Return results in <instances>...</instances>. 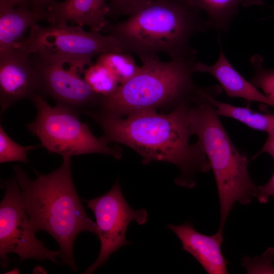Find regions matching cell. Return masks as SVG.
<instances>
[{"label":"cell","mask_w":274,"mask_h":274,"mask_svg":"<svg viewBox=\"0 0 274 274\" xmlns=\"http://www.w3.org/2000/svg\"><path fill=\"white\" fill-rule=\"evenodd\" d=\"M189 103L161 115L155 109L138 112L123 119L97 113L90 115L101 127L102 138L108 143L124 144L135 151L147 164L153 161L167 162L177 166L181 175L176 180L180 186L193 188L197 173L211 168L209 160L192 135L188 117Z\"/></svg>","instance_id":"obj_1"},{"label":"cell","mask_w":274,"mask_h":274,"mask_svg":"<svg viewBox=\"0 0 274 274\" xmlns=\"http://www.w3.org/2000/svg\"><path fill=\"white\" fill-rule=\"evenodd\" d=\"M61 165L47 174L37 173L30 179L19 166L13 167L24 209L35 233L44 231L56 241L61 259L73 271H77L73 245L83 231L98 235L96 223L85 212L72 178L71 157H62Z\"/></svg>","instance_id":"obj_2"},{"label":"cell","mask_w":274,"mask_h":274,"mask_svg":"<svg viewBox=\"0 0 274 274\" xmlns=\"http://www.w3.org/2000/svg\"><path fill=\"white\" fill-rule=\"evenodd\" d=\"M222 92L218 85L203 87L188 107L192 135L206 155L217 185L220 207L219 231L234 204L250 203L257 187L250 176L247 157L234 146L221 122L212 99Z\"/></svg>","instance_id":"obj_3"},{"label":"cell","mask_w":274,"mask_h":274,"mask_svg":"<svg viewBox=\"0 0 274 274\" xmlns=\"http://www.w3.org/2000/svg\"><path fill=\"white\" fill-rule=\"evenodd\" d=\"M200 12L182 0H154L124 20L110 22L101 33L139 57L161 53L171 59L195 56L190 40L209 28Z\"/></svg>","instance_id":"obj_4"},{"label":"cell","mask_w":274,"mask_h":274,"mask_svg":"<svg viewBox=\"0 0 274 274\" xmlns=\"http://www.w3.org/2000/svg\"><path fill=\"white\" fill-rule=\"evenodd\" d=\"M139 72L107 96H101L99 114L121 117L165 105L175 108L190 102L201 87L193 82L196 56L162 61L158 55L140 57Z\"/></svg>","instance_id":"obj_5"},{"label":"cell","mask_w":274,"mask_h":274,"mask_svg":"<svg viewBox=\"0 0 274 274\" xmlns=\"http://www.w3.org/2000/svg\"><path fill=\"white\" fill-rule=\"evenodd\" d=\"M32 102L37 114L26 127L49 153L70 157L101 153L116 159L121 158V152L109 147L102 137L94 136L76 112L59 105L51 106L40 95Z\"/></svg>","instance_id":"obj_6"},{"label":"cell","mask_w":274,"mask_h":274,"mask_svg":"<svg viewBox=\"0 0 274 274\" xmlns=\"http://www.w3.org/2000/svg\"><path fill=\"white\" fill-rule=\"evenodd\" d=\"M93 57L53 54L44 50L30 53V61L39 76L41 95L53 99L57 105L80 114L90 115L98 108L100 96L95 93L79 73L92 64Z\"/></svg>","instance_id":"obj_7"},{"label":"cell","mask_w":274,"mask_h":274,"mask_svg":"<svg viewBox=\"0 0 274 274\" xmlns=\"http://www.w3.org/2000/svg\"><path fill=\"white\" fill-rule=\"evenodd\" d=\"M5 194L0 203V263L7 267L8 254L18 255L20 261L28 258L57 262L60 251L47 249L36 235L24 209L21 191L15 178L4 183Z\"/></svg>","instance_id":"obj_8"},{"label":"cell","mask_w":274,"mask_h":274,"mask_svg":"<svg viewBox=\"0 0 274 274\" xmlns=\"http://www.w3.org/2000/svg\"><path fill=\"white\" fill-rule=\"evenodd\" d=\"M17 45L30 53L44 50L59 55L74 57H94L109 52H125L113 36L85 30L78 25L38 23L29 29L26 39Z\"/></svg>","instance_id":"obj_9"},{"label":"cell","mask_w":274,"mask_h":274,"mask_svg":"<svg viewBox=\"0 0 274 274\" xmlns=\"http://www.w3.org/2000/svg\"><path fill=\"white\" fill-rule=\"evenodd\" d=\"M86 201L94 214L100 243L97 258L83 273L90 274L105 263L112 253L130 243L125 238L130 222L135 221L139 225L144 224L148 216L146 210H135L128 205L122 192L119 179L108 192Z\"/></svg>","instance_id":"obj_10"},{"label":"cell","mask_w":274,"mask_h":274,"mask_svg":"<svg viewBox=\"0 0 274 274\" xmlns=\"http://www.w3.org/2000/svg\"><path fill=\"white\" fill-rule=\"evenodd\" d=\"M30 53L18 45L0 51L1 115L20 100L32 101L41 95L39 76L30 61Z\"/></svg>","instance_id":"obj_11"},{"label":"cell","mask_w":274,"mask_h":274,"mask_svg":"<svg viewBox=\"0 0 274 274\" xmlns=\"http://www.w3.org/2000/svg\"><path fill=\"white\" fill-rule=\"evenodd\" d=\"M182 243L183 250L189 253L209 274L228 273V262L221 250L223 241V232L218 231L208 235L196 230L188 222L175 225H166Z\"/></svg>","instance_id":"obj_12"},{"label":"cell","mask_w":274,"mask_h":274,"mask_svg":"<svg viewBox=\"0 0 274 274\" xmlns=\"http://www.w3.org/2000/svg\"><path fill=\"white\" fill-rule=\"evenodd\" d=\"M50 24L86 26L90 30L100 32L110 22L107 0H64L56 2L47 8Z\"/></svg>","instance_id":"obj_13"},{"label":"cell","mask_w":274,"mask_h":274,"mask_svg":"<svg viewBox=\"0 0 274 274\" xmlns=\"http://www.w3.org/2000/svg\"><path fill=\"white\" fill-rule=\"evenodd\" d=\"M220 46L217 61L209 65L197 62L194 72L209 73L220 84V86L230 97L242 98L274 107V104L264 94L260 92L250 81L244 78L228 61Z\"/></svg>","instance_id":"obj_14"},{"label":"cell","mask_w":274,"mask_h":274,"mask_svg":"<svg viewBox=\"0 0 274 274\" xmlns=\"http://www.w3.org/2000/svg\"><path fill=\"white\" fill-rule=\"evenodd\" d=\"M48 17L47 10L35 9L28 6L14 7L0 2V51L22 42L28 29Z\"/></svg>","instance_id":"obj_15"},{"label":"cell","mask_w":274,"mask_h":274,"mask_svg":"<svg viewBox=\"0 0 274 274\" xmlns=\"http://www.w3.org/2000/svg\"><path fill=\"white\" fill-rule=\"evenodd\" d=\"M207 16L209 27L218 31H226L230 22L241 5L262 4L260 0H182Z\"/></svg>","instance_id":"obj_16"},{"label":"cell","mask_w":274,"mask_h":274,"mask_svg":"<svg viewBox=\"0 0 274 274\" xmlns=\"http://www.w3.org/2000/svg\"><path fill=\"white\" fill-rule=\"evenodd\" d=\"M212 99L219 116L235 119L255 130L263 131L267 134H274V115L254 111L248 107H241Z\"/></svg>","instance_id":"obj_17"},{"label":"cell","mask_w":274,"mask_h":274,"mask_svg":"<svg viewBox=\"0 0 274 274\" xmlns=\"http://www.w3.org/2000/svg\"><path fill=\"white\" fill-rule=\"evenodd\" d=\"M108 67L122 84L135 76L140 71L133 57L128 52H109L98 55L96 61Z\"/></svg>","instance_id":"obj_18"},{"label":"cell","mask_w":274,"mask_h":274,"mask_svg":"<svg viewBox=\"0 0 274 274\" xmlns=\"http://www.w3.org/2000/svg\"><path fill=\"white\" fill-rule=\"evenodd\" d=\"M83 79L98 95L107 96L113 93L119 82L114 74L105 65L95 62L85 69Z\"/></svg>","instance_id":"obj_19"},{"label":"cell","mask_w":274,"mask_h":274,"mask_svg":"<svg viewBox=\"0 0 274 274\" xmlns=\"http://www.w3.org/2000/svg\"><path fill=\"white\" fill-rule=\"evenodd\" d=\"M36 145L23 146L14 142L0 125V163L17 161L27 162V155L31 150L38 148Z\"/></svg>","instance_id":"obj_20"},{"label":"cell","mask_w":274,"mask_h":274,"mask_svg":"<svg viewBox=\"0 0 274 274\" xmlns=\"http://www.w3.org/2000/svg\"><path fill=\"white\" fill-rule=\"evenodd\" d=\"M251 63L255 73L250 82L256 88L261 89L274 104V71L263 67L262 59L258 55L251 58Z\"/></svg>","instance_id":"obj_21"},{"label":"cell","mask_w":274,"mask_h":274,"mask_svg":"<svg viewBox=\"0 0 274 274\" xmlns=\"http://www.w3.org/2000/svg\"><path fill=\"white\" fill-rule=\"evenodd\" d=\"M154 0H107L108 17L113 20L123 16H130Z\"/></svg>","instance_id":"obj_22"},{"label":"cell","mask_w":274,"mask_h":274,"mask_svg":"<svg viewBox=\"0 0 274 274\" xmlns=\"http://www.w3.org/2000/svg\"><path fill=\"white\" fill-rule=\"evenodd\" d=\"M271 196H274V172L267 183L257 187L256 197L261 203H265Z\"/></svg>","instance_id":"obj_23"},{"label":"cell","mask_w":274,"mask_h":274,"mask_svg":"<svg viewBox=\"0 0 274 274\" xmlns=\"http://www.w3.org/2000/svg\"><path fill=\"white\" fill-rule=\"evenodd\" d=\"M262 153H267L274 159V134H267L266 140L263 147L259 152L253 157V159L255 158Z\"/></svg>","instance_id":"obj_24"},{"label":"cell","mask_w":274,"mask_h":274,"mask_svg":"<svg viewBox=\"0 0 274 274\" xmlns=\"http://www.w3.org/2000/svg\"><path fill=\"white\" fill-rule=\"evenodd\" d=\"M56 0H31V7L38 10H47Z\"/></svg>","instance_id":"obj_25"},{"label":"cell","mask_w":274,"mask_h":274,"mask_svg":"<svg viewBox=\"0 0 274 274\" xmlns=\"http://www.w3.org/2000/svg\"><path fill=\"white\" fill-rule=\"evenodd\" d=\"M0 2H3L14 7L31 6V0H0Z\"/></svg>","instance_id":"obj_26"},{"label":"cell","mask_w":274,"mask_h":274,"mask_svg":"<svg viewBox=\"0 0 274 274\" xmlns=\"http://www.w3.org/2000/svg\"><path fill=\"white\" fill-rule=\"evenodd\" d=\"M19 270L17 268H15L13 269H12L11 270H10L9 271H7V272H5V273H14V274H16V273H19Z\"/></svg>","instance_id":"obj_27"}]
</instances>
